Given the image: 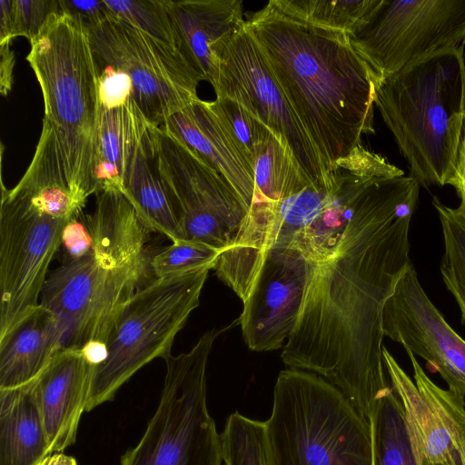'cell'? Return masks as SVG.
I'll return each mask as SVG.
<instances>
[{"mask_svg": "<svg viewBox=\"0 0 465 465\" xmlns=\"http://www.w3.org/2000/svg\"><path fill=\"white\" fill-rule=\"evenodd\" d=\"M206 331L193 349L163 358L166 374L158 406L120 465H222V441L207 408L206 368L215 339Z\"/></svg>", "mask_w": 465, "mask_h": 465, "instance_id": "cell-7", "label": "cell"}, {"mask_svg": "<svg viewBox=\"0 0 465 465\" xmlns=\"http://www.w3.org/2000/svg\"><path fill=\"white\" fill-rule=\"evenodd\" d=\"M375 105L420 185L451 180L465 120L463 50L427 56L381 81Z\"/></svg>", "mask_w": 465, "mask_h": 465, "instance_id": "cell-5", "label": "cell"}, {"mask_svg": "<svg viewBox=\"0 0 465 465\" xmlns=\"http://www.w3.org/2000/svg\"><path fill=\"white\" fill-rule=\"evenodd\" d=\"M63 12L79 21L86 29L99 24L113 14L105 0H59Z\"/></svg>", "mask_w": 465, "mask_h": 465, "instance_id": "cell-35", "label": "cell"}, {"mask_svg": "<svg viewBox=\"0 0 465 465\" xmlns=\"http://www.w3.org/2000/svg\"><path fill=\"white\" fill-rule=\"evenodd\" d=\"M339 181L337 168L329 181L311 183L288 198L252 203L234 244L220 255L213 268L242 302L252 288L263 254L273 247L291 246L327 203Z\"/></svg>", "mask_w": 465, "mask_h": 465, "instance_id": "cell-14", "label": "cell"}, {"mask_svg": "<svg viewBox=\"0 0 465 465\" xmlns=\"http://www.w3.org/2000/svg\"><path fill=\"white\" fill-rule=\"evenodd\" d=\"M88 252L64 260L44 284L40 304L63 334L64 349L106 344L114 320L147 272L148 229L124 195L96 194L94 211L84 213Z\"/></svg>", "mask_w": 465, "mask_h": 465, "instance_id": "cell-4", "label": "cell"}, {"mask_svg": "<svg viewBox=\"0 0 465 465\" xmlns=\"http://www.w3.org/2000/svg\"><path fill=\"white\" fill-rule=\"evenodd\" d=\"M221 441L224 465H272L265 421L234 411L226 420Z\"/></svg>", "mask_w": 465, "mask_h": 465, "instance_id": "cell-30", "label": "cell"}, {"mask_svg": "<svg viewBox=\"0 0 465 465\" xmlns=\"http://www.w3.org/2000/svg\"><path fill=\"white\" fill-rule=\"evenodd\" d=\"M0 91L5 96L12 89L15 68V54L11 43L0 44Z\"/></svg>", "mask_w": 465, "mask_h": 465, "instance_id": "cell-36", "label": "cell"}, {"mask_svg": "<svg viewBox=\"0 0 465 465\" xmlns=\"http://www.w3.org/2000/svg\"><path fill=\"white\" fill-rule=\"evenodd\" d=\"M61 11L59 0H15L14 36L32 41L47 19Z\"/></svg>", "mask_w": 465, "mask_h": 465, "instance_id": "cell-33", "label": "cell"}, {"mask_svg": "<svg viewBox=\"0 0 465 465\" xmlns=\"http://www.w3.org/2000/svg\"><path fill=\"white\" fill-rule=\"evenodd\" d=\"M223 252L204 243L183 241L157 252L150 265L156 279H166L202 269H213Z\"/></svg>", "mask_w": 465, "mask_h": 465, "instance_id": "cell-31", "label": "cell"}, {"mask_svg": "<svg viewBox=\"0 0 465 465\" xmlns=\"http://www.w3.org/2000/svg\"><path fill=\"white\" fill-rule=\"evenodd\" d=\"M384 336L421 357L465 398V341L449 325L421 287L411 262L381 310Z\"/></svg>", "mask_w": 465, "mask_h": 465, "instance_id": "cell-16", "label": "cell"}, {"mask_svg": "<svg viewBox=\"0 0 465 465\" xmlns=\"http://www.w3.org/2000/svg\"><path fill=\"white\" fill-rule=\"evenodd\" d=\"M404 349L414 380L384 346L382 356L404 409L416 465H465V398L434 383L415 355Z\"/></svg>", "mask_w": 465, "mask_h": 465, "instance_id": "cell-15", "label": "cell"}, {"mask_svg": "<svg viewBox=\"0 0 465 465\" xmlns=\"http://www.w3.org/2000/svg\"><path fill=\"white\" fill-rule=\"evenodd\" d=\"M209 271L156 279L128 299L108 335L106 358L94 367L86 411L112 401L136 371L171 353L176 334L200 303Z\"/></svg>", "mask_w": 465, "mask_h": 465, "instance_id": "cell-8", "label": "cell"}, {"mask_svg": "<svg viewBox=\"0 0 465 465\" xmlns=\"http://www.w3.org/2000/svg\"><path fill=\"white\" fill-rule=\"evenodd\" d=\"M183 53L191 66L212 86L217 52L244 25L242 0H171Z\"/></svg>", "mask_w": 465, "mask_h": 465, "instance_id": "cell-20", "label": "cell"}, {"mask_svg": "<svg viewBox=\"0 0 465 465\" xmlns=\"http://www.w3.org/2000/svg\"><path fill=\"white\" fill-rule=\"evenodd\" d=\"M272 465H371L368 420L333 384L313 372L282 371L265 420Z\"/></svg>", "mask_w": 465, "mask_h": 465, "instance_id": "cell-6", "label": "cell"}, {"mask_svg": "<svg viewBox=\"0 0 465 465\" xmlns=\"http://www.w3.org/2000/svg\"><path fill=\"white\" fill-rule=\"evenodd\" d=\"M153 166L184 241L223 252L232 247L249 209L230 183L164 125L156 134Z\"/></svg>", "mask_w": 465, "mask_h": 465, "instance_id": "cell-10", "label": "cell"}, {"mask_svg": "<svg viewBox=\"0 0 465 465\" xmlns=\"http://www.w3.org/2000/svg\"><path fill=\"white\" fill-rule=\"evenodd\" d=\"M315 269L294 246H279L262 256L238 321L243 340L254 351L280 349L292 333Z\"/></svg>", "mask_w": 465, "mask_h": 465, "instance_id": "cell-17", "label": "cell"}, {"mask_svg": "<svg viewBox=\"0 0 465 465\" xmlns=\"http://www.w3.org/2000/svg\"><path fill=\"white\" fill-rule=\"evenodd\" d=\"M350 43L380 83L439 52L465 48V0H379Z\"/></svg>", "mask_w": 465, "mask_h": 465, "instance_id": "cell-9", "label": "cell"}, {"mask_svg": "<svg viewBox=\"0 0 465 465\" xmlns=\"http://www.w3.org/2000/svg\"><path fill=\"white\" fill-rule=\"evenodd\" d=\"M432 204L440 219L444 241L441 277L459 305L465 325V213L459 207L443 204L436 196Z\"/></svg>", "mask_w": 465, "mask_h": 465, "instance_id": "cell-28", "label": "cell"}, {"mask_svg": "<svg viewBox=\"0 0 465 465\" xmlns=\"http://www.w3.org/2000/svg\"><path fill=\"white\" fill-rule=\"evenodd\" d=\"M213 86L216 97H228L265 124L290 150L312 183L329 181L317 149L287 101L264 55L244 25L218 50Z\"/></svg>", "mask_w": 465, "mask_h": 465, "instance_id": "cell-13", "label": "cell"}, {"mask_svg": "<svg viewBox=\"0 0 465 465\" xmlns=\"http://www.w3.org/2000/svg\"><path fill=\"white\" fill-rule=\"evenodd\" d=\"M369 424L371 465H416L404 409L392 387L378 401Z\"/></svg>", "mask_w": 465, "mask_h": 465, "instance_id": "cell-26", "label": "cell"}, {"mask_svg": "<svg viewBox=\"0 0 465 465\" xmlns=\"http://www.w3.org/2000/svg\"><path fill=\"white\" fill-rule=\"evenodd\" d=\"M86 30L96 62L128 75L135 103L153 124L163 125L199 98L203 79L184 56L114 12Z\"/></svg>", "mask_w": 465, "mask_h": 465, "instance_id": "cell-11", "label": "cell"}, {"mask_svg": "<svg viewBox=\"0 0 465 465\" xmlns=\"http://www.w3.org/2000/svg\"><path fill=\"white\" fill-rule=\"evenodd\" d=\"M15 0L0 1V44L12 43L14 36Z\"/></svg>", "mask_w": 465, "mask_h": 465, "instance_id": "cell-38", "label": "cell"}, {"mask_svg": "<svg viewBox=\"0 0 465 465\" xmlns=\"http://www.w3.org/2000/svg\"><path fill=\"white\" fill-rule=\"evenodd\" d=\"M449 184L456 189L460 198L459 208L465 213V120L454 173Z\"/></svg>", "mask_w": 465, "mask_h": 465, "instance_id": "cell-37", "label": "cell"}, {"mask_svg": "<svg viewBox=\"0 0 465 465\" xmlns=\"http://www.w3.org/2000/svg\"><path fill=\"white\" fill-rule=\"evenodd\" d=\"M351 173L361 177H390L404 174L403 171L389 163L379 154L367 151L361 144L336 163ZM336 168V169H337Z\"/></svg>", "mask_w": 465, "mask_h": 465, "instance_id": "cell-34", "label": "cell"}, {"mask_svg": "<svg viewBox=\"0 0 465 465\" xmlns=\"http://www.w3.org/2000/svg\"><path fill=\"white\" fill-rule=\"evenodd\" d=\"M245 25L331 173L363 134H374L377 78L342 31L295 19L269 3Z\"/></svg>", "mask_w": 465, "mask_h": 465, "instance_id": "cell-2", "label": "cell"}, {"mask_svg": "<svg viewBox=\"0 0 465 465\" xmlns=\"http://www.w3.org/2000/svg\"><path fill=\"white\" fill-rule=\"evenodd\" d=\"M64 350L53 314L41 304L0 341V390L33 382Z\"/></svg>", "mask_w": 465, "mask_h": 465, "instance_id": "cell-22", "label": "cell"}, {"mask_svg": "<svg viewBox=\"0 0 465 465\" xmlns=\"http://www.w3.org/2000/svg\"><path fill=\"white\" fill-rule=\"evenodd\" d=\"M35 465H78L76 460L62 452H53L46 455Z\"/></svg>", "mask_w": 465, "mask_h": 465, "instance_id": "cell-39", "label": "cell"}, {"mask_svg": "<svg viewBox=\"0 0 465 465\" xmlns=\"http://www.w3.org/2000/svg\"><path fill=\"white\" fill-rule=\"evenodd\" d=\"M94 365L81 351H60L32 382L50 452L75 442L81 416L86 411Z\"/></svg>", "mask_w": 465, "mask_h": 465, "instance_id": "cell-18", "label": "cell"}, {"mask_svg": "<svg viewBox=\"0 0 465 465\" xmlns=\"http://www.w3.org/2000/svg\"><path fill=\"white\" fill-rule=\"evenodd\" d=\"M105 3L117 16L185 58L171 0H105Z\"/></svg>", "mask_w": 465, "mask_h": 465, "instance_id": "cell-29", "label": "cell"}, {"mask_svg": "<svg viewBox=\"0 0 465 465\" xmlns=\"http://www.w3.org/2000/svg\"><path fill=\"white\" fill-rule=\"evenodd\" d=\"M163 125L216 170L250 210L255 195L254 171L209 101L194 100Z\"/></svg>", "mask_w": 465, "mask_h": 465, "instance_id": "cell-19", "label": "cell"}, {"mask_svg": "<svg viewBox=\"0 0 465 465\" xmlns=\"http://www.w3.org/2000/svg\"><path fill=\"white\" fill-rule=\"evenodd\" d=\"M51 454L32 382L0 390V465H35Z\"/></svg>", "mask_w": 465, "mask_h": 465, "instance_id": "cell-23", "label": "cell"}, {"mask_svg": "<svg viewBox=\"0 0 465 465\" xmlns=\"http://www.w3.org/2000/svg\"><path fill=\"white\" fill-rule=\"evenodd\" d=\"M30 45L26 60L39 84L45 114L32 161L7 193L15 197L64 193L84 210L96 193L101 112L99 71L89 34L81 21L61 11L47 19Z\"/></svg>", "mask_w": 465, "mask_h": 465, "instance_id": "cell-3", "label": "cell"}, {"mask_svg": "<svg viewBox=\"0 0 465 465\" xmlns=\"http://www.w3.org/2000/svg\"><path fill=\"white\" fill-rule=\"evenodd\" d=\"M253 170V202L280 201L313 183L302 171L290 150L272 132L257 149Z\"/></svg>", "mask_w": 465, "mask_h": 465, "instance_id": "cell-25", "label": "cell"}, {"mask_svg": "<svg viewBox=\"0 0 465 465\" xmlns=\"http://www.w3.org/2000/svg\"><path fill=\"white\" fill-rule=\"evenodd\" d=\"M379 0H271L282 13L311 25L351 35Z\"/></svg>", "mask_w": 465, "mask_h": 465, "instance_id": "cell-27", "label": "cell"}, {"mask_svg": "<svg viewBox=\"0 0 465 465\" xmlns=\"http://www.w3.org/2000/svg\"><path fill=\"white\" fill-rule=\"evenodd\" d=\"M69 220L2 189L0 341L39 306L48 267Z\"/></svg>", "mask_w": 465, "mask_h": 465, "instance_id": "cell-12", "label": "cell"}, {"mask_svg": "<svg viewBox=\"0 0 465 465\" xmlns=\"http://www.w3.org/2000/svg\"><path fill=\"white\" fill-rule=\"evenodd\" d=\"M159 127L146 118L134 98L119 105L101 106L95 194L105 191L123 193L135 160L153 140Z\"/></svg>", "mask_w": 465, "mask_h": 465, "instance_id": "cell-21", "label": "cell"}, {"mask_svg": "<svg viewBox=\"0 0 465 465\" xmlns=\"http://www.w3.org/2000/svg\"><path fill=\"white\" fill-rule=\"evenodd\" d=\"M155 137L156 134L135 160L124 183L123 194L149 231L162 233L173 243L179 242L184 241L183 232L153 166Z\"/></svg>", "mask_w": 465, "mask_h": 465, "instance_id": "cell-24", "label": "cell"}, {"mask_svg": "<svg viewBox=\"0 0 465 465\" xmlns=\"http://www.w3.org/2000/svg\"><path fill=\"white\" fill-rule=\"evenodd\" d=\"M420 184L411 175L368 178L341 235L308 260L315 269L281 358L320 375L369 421L391 384L381 310L410 260Z\"/></svg>", "mask_w": 465, "mask_h": 465, "instance_id": "cell-1", "label": "cell"}, {"mask_svg": "<svg viewBox=\"0 0 465 465\" xmlns=\"http://www.w3.org/2000/svg\"><path fill=\"white\" fill-rule=\"evenodd\" d=\"M210 103L253 169L256 151L272 131L234 100L228 97H216Z\"/></svg>", "mask_w": 465, "mask_h": 465, "instance_id": "cell-32", "label": "cell"}]
</instances>
